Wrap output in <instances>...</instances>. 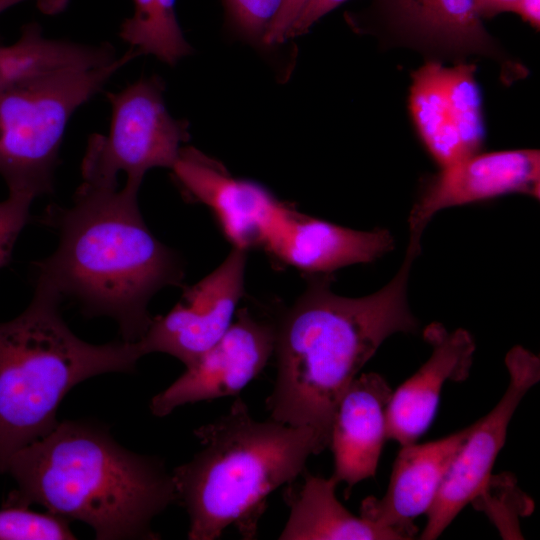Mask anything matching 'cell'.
<instances>
[{"mask_svg":"<svg viewBox=\"0 0 540 540\" xmlns=\"http://www.w3.org/2000/svg\"><path fill=\"white\" fill-rule=\"evenodd\" d=\"M138 192L82 181L71 206L49 205L41 216L59 243L33 263L34 288L76 301L86 316L112 318L126 342L147 331L151 298L184 277L180 255L146 226Z\"/></svg>","mask_w":540,"mask_h":540,"instance_id":"obj_1","label":"cell"},{"mask_svg":"<svg viewBox=\"0 0 540 540\" xmlns=\"http://www.w3.org/2000/svg\"><path fill=\"white\" fill-rule=\"evenodd\" d=\"M422 234L409 231L401 267L372 294L340 296L331 290V274L313 275L276 321L277 373L266 399L271 419L312 427L330 441L337 404L362 367L391 335L418 330L408 303V281Z\"/></svg>","mask_w":540,"mask_h":540,"instance_id":"obj_2","label":"cell"},{"mask_svg":"<svg viewBox=\"0 0 540 540\" xmlns=\"http://www.w3.org/2000/svg\"><path fill=\"white\" fill-rule=\"evenodd\" d=\"M7 472L17 484L4 505L39 504L88 524L96 539H158L151 523L177 502L162 459L119 445L108 429L65 420L13 454Z\"/></svg>","mask_w":540,"mask_h":540,"instance_id":"obj_3","label":"cell"},{"mask_svg":"<svg viewBox=\"0 0 540 540\" xmlns=\"http://www.w3.org/2000/svg\"><path fill=\"white\" fill-rule=\"evenodd\" d=\"M194 434L201 450L172 472L190 540H215L229 526L254 539L268 496L294 482L309 457L329 446L312 427L254 419L240 397Z\"/></svg>","mask_w":540,"mask_h":540,"instance_id":"obj_4","label":"cell"},{"mask_svg":"<svg viewBox=\"0 0 540 540\" xmlns=\"http://www.w3.org/2000/svg\"><path fill=\"white\" fill-rule=\"evenodd\" d=\"M62 301L34 288L28 307L0 322V473L14 453L55 428L57 409L74 386L132 372L144 356L137 341L91 344L77 337L61 316Z\"/></svg>","mask_w":540,"mask_h":540,"instance_id":"obj_5","label":"cell"},{"mask_svg":"<svg viewBox=\"0 0 540 540\" xmlns=\"http://www.w3.org/2000/svg\"><path fill=\"white\" fill-rule=\"evenodd\" d=\"M139 55L129 48L104 66L56 70L0 88V175L9 193L33 200L52 193L71 116Z\"/></svg>","mask_w":540,"mask_h":540,"instance_id":"obj_6","label":"cell"},{"mask_svg":"<svg viewBox=\"0 0 540 540\" xmlns=\"http://www.w3.org/2000/svg\"><path fill=\"white\" fill-rule=\"evenodd\" d=\"M163 80L141 77L121 91L106 94L112 108L108 135L91 134L81 164L83 181L140 189L152 168H173L182 144L190 138L189 123L173 118L165 105Z\"/></svg>","mask_w":540,"mask_h":540,"instance_id":"obj_7","label":"cell"},{"mask_svg":"<svg viewBox=\"0 0 540 540\" xmlns=\"http://www.w3.org/2000/svg\"><path fill=\"white\" fill-rule=\"evenodd\" d=\"M505 364L509 372L508 387L498 404L471 425L427 512L420 539L439 537L459 512L483 491L517 406L540 380L539 357L522 346H515L507 353Z\"/></svg>","mask_w":540,"mask_h":540,"instance_id":"obj_8","label":"cell"},{"mask_svg":"<svg viewBox=\"0 0 540 540\" xmlns=\"http://www.w3.org/2000/svg\"><path fill=\"white\" fill-rule=\"evenodd\" d=\"M476 66L432 60L412 74L409 112L433 160L444 168L480 152L485 138Z\"/></svg>","mask_w":540,"mask_h":540,"instance_id":"obj_9","label":"cell"},{"mask_svg":"<svg viewBox=\"0 0 540 540\" xmlns=\"http://www.w3.org/2000/svg\"><path fill=\"white\" fill-rule=\"evenodd\" d=\"M247 251L232 247L210 274L185 287L180 301L152 321L138 344L143 355L169 354L191 366L229 329L244 293Z\"/></svg>","mask_w":540,"mask_h":540,"instance_id":"obj_10","label":"cell"},{"mask_svg":"<svg viewBox=\"0 0 540 540\" xmlns=\"http://www.w3.org/2000/svg\"><path fill=\"white\" fill-rule=\"evenodd\" d=\"M374 17L401 43L432 54L462 58L490 57L503 81L524 76L526 69L499 49L476 12L474 0H375L371 8L347 18Z\"/></svg>","mask_w":540,"mask_h":540,"instance_id":"obj_11","label":"cell"},{"mask_svg":"<svg viewBox=\"0 0 540 540\" xmlns=\"http://www.w3.org/2000/svg\"><path fill=\"white\" fill-rule=\"evenodd\" d=\"M276 322L236 311L225 334L150 402L163 417L179 406L238 395L266 366L274 353Z\"/></svg>","mask_w":540,"mask_h":540,"instance_id":"obj_12","label":"cell"},{"mask_svg":"<svg viewBox=\"0 0 540 540\" xmlns=\"http://www.w3.org/2000/svg\"><path fill=\"white\" fill-rule=\"evenodd\" d=\"M394 246L387 229L346 228L302 214L284 202L272 215L260 244L277 262L312 276L374 262Z\"/></svg>","mask_w":540,"mask_h":540,"instance_id":"obj_13","label":"cell"},{"mask_svg":"<svg viewBox=\"0 0 540 540\" xmlns=\"http://www.w3.org/2000/svg\"><path fill=\"white\" fill-rule=\"evenodd\" d=\"M518 193L539 199L540 151L478 152L441 168L424 186L409 215V228L425 229L439 211Z\"/></svg>","mask_w":540,"mask_h":540,"instance_id":"obj_14","label":"cell"},{"mask_svg":"<svg viewBox=\"0 0 540 540\" xmlns=\"http://www.w3.org/2000/svg\"><path fill=\"white\" fill-rule=\"evenodd\" d=\"M172 178L189 202L206 205L233 247H260L273 213L280 205L262 185L233 177L225 167L192 146H183Z\"/></svg>","mask_w":540,"mask_h":540,"instance_id":"obj_15","label":"cell"},{"mask_svg":"<svg viewBox=\"0 0 540 540\" xmlns=\"http://www.w3.org/2000/svg\"><path fill=\"white\" fill-rule=\"evenodd\" d=\"M431 345L428 360L390 397L386 413L387 439L401 446L416 442L431 425L447 381H464L472 366L475 342L465 329L447 331L440 323L424 330Z\"/></svg>","mask_w":540,"mask_h":540,"instance_id":"obj_16","label":"cell"},{"mask_svg":"<svg viewBox=\"0 0 540 540\" xmlns=\"http://www.w3.org/2000/svg\"><path fill=\"white\" fill-rule=\"evenodd\" d=\"M470 427L447 437L422 444L402 445L392 468L388 489L382 498L369 496L360 506L365 519L412 539L413 520L428 512L439 487Z\"/></svg>","mask_w":540,"mask_h":540,"instance_id":"obj_17","label":"cell"},{"mask_svg":"<svg viewBox=\"0 0 540 540\" xmlns=\"http://www.w3.org/2000/svg\"><path fill=\"white\" fill-rule=\"evenodd\" d=\"M386 379L378 373H363L341 396L331 424L330 441L334 459L331 477L355 484L376 473L387 439L386 413L392 395Z\"/></svg>","mask_w":540,"mask_h":540,"instance_id":"obj_18","label":"cell"},{"mask_svg":"<svg viewBox=\"0 0 540 540\" xmlns=\"http://www.w3.org/2000/svg\"><path fill=\"white\" fill-rule=\"evenodd\" d=\"M338 483L305 473L298 490L289 486L285 499L290 508L281 540H402L404 537L348 511L336 498Z\"/></svg>","mask_w":540,"mask_h":540,"instance_id":"obj_19","label":"cell"},{"mask_svg":"<svg viewBox=\"0 0 540 540\" xmlns=\"http://www.w3.org/2000/svg\"><path fill=\"white\" fill-rule=\"evenodd\" d=\"M106 51L101 44H82L44 36L37 22L21 28L20 37L0 45V88L17 80L62 69L102 65Z\"/></svg>","mask_w":540,"mask_h":540,"instance_id":"obj_20","label":"cell"},{"mask_svg":"<svg viewBox=\"0 0 540 540\" xmlns=\"http://www.w3.org/2000/svg\"><path fill=\"white\" fill-rule=\"evenodd\" d=\"M134 13L125 19L120 38L139 52L174 66L192 53L176 16V0H133Z\"/></svg>","mask_w":540,"mask_h":540,"instance_id":"obj_21","label":"cell"},{"mask_svg":"<svg viewBox=\"0 0 540 540\" xmlns=\"http://www.w3.org/2000/svg\"><path fill=\"white\" fill-rule=\"evenodd\" d=\"M69 520L53 513H38L26 506L0 509V540H71Z\"/></svg>","mask_w":540,"mask_h":540,"instance_id":"obj_22","label":"cell"},{"mask_svg":"<svg viewBox=\"0 0 540 540\" xmlns=\"http://www.w3.org/2000/svg\"><path fill=\"white\" fill-rule=\"evenodd\" d=\"M283 0H222L230 27L250 43L263 39Z\"/></svg>","mask_w":540,"mask_h":540,"instance_id":"obj_23","label":"cell"},{"mask_svg":"<svg viewBox=\"0 0 540 540\" xmlns=\"http://www.w3.org/2000/svg\"><path fill=\"white\" fill-rule=\"evenodd\" d=\"M33 199L11 194L0 202V268L10 262L15 242L30 218Z\"/></svg>","mask_w":540,"mask_h":540,"instance_id":"obj_24","label":"cell"},{"mask_svg":"<svg viewBox=\"0 0 540 540\" xmlns=\"http://www.w3.org/2000/svg\"><path fill=\"white\" fill-rule=\"evenodd\" d=\"M310 0H283L280 9L264 36L263 44H282L302 10Z\"/></svg>","mask_w":540,"mask_h":540,"instance_id":"obj_25","label":"cell"},{"mask_svg":"<svg viewBox=\"0 0 540 540\" xmlns=\"http://www.w3.org/2000/svg\"><path fill=\"white\" fill-rule=\"evenodd\" d=\"M345 1L347 0H310L292 26L288 39L307 33L319 19Z\"/></svg>","mask_w":540,"mask_h":540,"instance_id":"obj_26","label":"cell"},{"mask_svg":"<svg viewBox=\"0 0 540 540\" xmlns=\"http://www.w3.org/2000/svg\"><path fill=\"white\" fill-rule=\"evenodd\" d=\"M519 0H474L480 18H491L502 12H512Z\"/></svg>","mask_w":540,"mask_h":540,"instance_id":"obj_27","label":"cell"},{"mask_svg":"<svg viewBox=\"0 0 540 540\" xmlns=\"http://www.w3.org/2000/svg\"><path fill=\"white\" fill-rule=\"evenodd\" d=\"M521 19L529 23L534 29L540 27V0H519L513 11Z\"/></svg>","mask_w":540,"mask_h":540,"instance_id":"obj_28","label":"cell"},{"mask_svg":"<svg viewBox=\"0 0 540 540\" xmlns=\"http://www.w3.org/2000/svg\"><path fill=\"white\" fill-rule=\"evenodd\" d=\"M29 0H0V14L8 8ZM41 12L49 15L57 14L63 11L69 0H33Z\"/></svg>","mask_w":540,"mask_h":540,"instance_id":"obj_29","label":"cell"}]
</instances>
